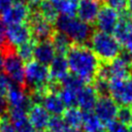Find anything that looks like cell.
<instances>
[{
  "label": "cell",
  "mask_w": 132,
  "mask_h": 132,
  "mask_svg": "<svg viewBox=\"0 0 132 132\" xmlns=\"http://www.w3.org/2000/svg\"><path fill=\"white\" fill-rule=\"evenodd\" d=\"M126 11L132 18V0H128L126 3Z\"/></svg>",
  "instance_id": "cell-37"
},
{
  "label": "cell",
  "mask_w": 132,
  "mask_h": 132,
  "mask_svg": "<svg viewBox=\"0 0 132 132\" xmlns=\"http://www.w3.org/2000/svg\"><path fill=\"white\" fill-rule=\"evenodd\" d=\"M98 95L92 85H86L77 92V106L81 111H92L97 103Z\"/></svg>",
  "instance_id": "cell-14"
},
{
  "label": "cell",
  "mask_w": 132,
  "mask_h": 132,
  "mask_svg": "<svg viewBox=\"0 0 132 132\" xmlns=\"http://www.w3.org/2000/svg\"><path fill=\"white\" fill-rule=\"evenodd\" d=\"M41 106L53 116H62L66 110V106L61 100L59 94L46 92Z\"/></svg>",
  "instance_id": "cell-17"
},
{
  "label": "cell",
  "mask_w": 132,
  "mask_h": 132,
  "mask_svg": "<svg viewBox=\"0 0 132 132\" xmlns=\"http://www.w3.org/2000/svg\"><path fill=\"white\" fill-rule=\"evenodd\" d=\"M129 132H132V125L129 126Z\"/></svg>",
  "instance_id": "cell-40"
},
{
  "label": "cell",
  "mask_w": 132,
  "mask_h": 132,
  "mask_svg": "<svg viewBox=\"0 0 132 132\" xmlns=\"http://www.w3.org/2000/svg\"><path fill=\"white\" fill-rule=\"evenodd\" d=\"M50 113L41 105H32L28 112V119L34 129L42 131L47 127L50 121Z\"/></svg>",
  "instance_id": "cell-16"
},
{
  "label": "cell",
  "mask_w": 132,
  "mask_h": 132,
  "mask_svg": "<svg viewBox=\"0 0 132 132\" xmlns=\"http://www.w3.org/2000/svg\"><path fill=\"white\" fill-rule=\"evenodd\" d=\"M118 22H119V12L114 8L104 4L97 15L95 25L98 28V31L107 34H112L114 32Z\"/></svg>",
  "instance_id": "cell-9"
},
{
  "label": "cell",
  "mask_w": 132,
  "mask_h": 132,
  "mask_svg": "<svg viewBox=\"0 0 132 132\" xmlns=\"http://www.w3.org/2000/svg\"><path fill=\"white\" fill-rule=\"evenodd\" d=\"M59 96L63 101L66 108L77 107V92L62 88L59 92Z\"/></svg>",
  "instance_id": "cell-26"
},
{
  "label": "cell",
  "mask_w": 132,
  "mask_h": 132,
  "mask_svg": "<svg viewBox=\"0 0 132 132\" xmlns=\"http://www.w3.org/2000/svg\"><path fill=\"white\" fill-rule=\"evenodd\" d=\"M37 132H45V131H43V130H42V131H37Z\"/></svg>",
  "instance_id": "cell-41"
},
{
  "label": "cell",
  "mask_w": 132,
  "mask_h": 132,
  "mask_svg": "<svg viewBox=\"0 0 132 132\" xmlns=\"http://www.w3.org/2000/svg\"><path fill=\"white\" fill-rule=\"evenodd\" d=\"M131 125H132V124H131Z\"/></svg>",
  "instance_id": "cell-43"
},
{
  "label": "cell",
  "mask_w": 132,
  "mask_h": 132,
  "mask_svg": "<svg viewBox=\"0 0 132 132\" xmlns=\"http://www.w3.org/2000/svg\"><path fill=\"white\" fill-rule=\"evenodd\" d=\"M7 110H8V103L6 101V98L0 96V117L6 114Z\"/></svg>",
  "instance_id": "cell-36"
},
{
  "label": "cell",
  "mask_w": 132,
  "mask_h": 132,
  "mask_svg": "<svg viewBox=\"0 0 132 132\" xmlns=\"http://www.w3.org/2000/svg\"><path fill=\"white\" fill-rule=\"evenodd\" d=\"M36 6H30V14L27 20V24L31 32V39L35 42L51 40L56 30L55 26L40 14Z\"/></svg>",
  "instance_id": "cell-5"
},
{
  "label": "cell",
  "mask_w": 132,
  "mask_h": 132,
  "mask_svg": "<svg viewBox=\"0 0 132 132\" xmlns=\"http://www.w3.org/2000/svg\"><path fill=\"white\" fill-rule=\"evenodd\" d=\"M56 57V51L51 40L36 42L34 46L33 59L36 62L48 66Z\"/></svg>",
  "instance_id": "cell-13"
},
{
  "label": "cell",
  "mask_w": 132,
  "mask_h": 132,
  "mask_svg": "<svg viewBox=\"0 0 132 132\" xmlns=\"http://www.w3.org/2000/svg\"><path fill=\"white\" fill-rule=\"evenodd\" d=\"M3 70V54L0 51V72H2Z\"/></svg>",
  "instance_id": "cell-39"
},
{
  "label": "cell",
  "mask_w": 132,
  "mask_h": 132,
  "mask_svg": "<svg viewBox=\"0 0 132 132\" xmlns=\"http://www.w3.org/2000/svg\"><path fill=\"white\" fill-rule=\"evenodd\" d=\"M10 85H11V81H10V79L5 75V73L0 72V96L6 97Z\"/></svg>",
  "instance_id": "cell-33"
},
{
  "label": "cell",
  "mask_w": 132,
  "mask_h": 132,
  "mask_svg": "<svg viewBox=\"0 0 132 132\" xmlns=\"http://www.w3.org/2000/svg\"><path fill=\"white\" fill-rule=\"evenodd\" d=\"M96 91L98 97H107L110 96L109 93V80L101 78V77H96L95 80L91 84Z\"/></svg>",
  "instance_id": "cell-28"
},
{
  "label": "cell",
  "mask_w": 132,
  "mask_h": 132,
  "mask_svg": "<svg viewBox=\"0 0 132 132\" xmlns=\"http://www.w3.org/2000/svg\"><path fill=\"white\" fill-rule=\"evenodd\" d=\"M103 5V0H78L76 14L80 21L92 26Z\"/></svg>",
  "instance_id": "cell-10"
},
{
  "label": "cell",
  "mask_w": 132,
  "mask_h": 132,
  "mask_svg": "<svg viewBox=\"0 0 132 132\" xmlns=\"http://www.w3.org/2000/svg\"><path fill=\"white\" fill-rule=\"evenodd\" d=\"M47 132H68L69 128L61 116H52L47 124Z\"/></svg>",
  "instance_id": "cell-27"
},
{
  "label": "cell",
  "mask_w": 132,
  "mask_h": 132,
  "mask_svg": "<svg viewBox=\"0 0 132 132\" xmlns=\"http://www.w3.org/2000/svg\"><path fill=\"white\" fill-rule=\"evenodd\" d=\"M51 41L55 47L56 54L62 55V56H65L67 54L69 47L72 44V41L65 34L61 33L57 30H55V32L51 38Z\"/></svg>",
  "instance_id": "cell-20"
},
{
  "label": "cell",
  "mask_w": 132,
  "mask_h": 132,
  "mask_svg": "<svg viewBox=\"0 0 132 132\" xmlns=\"http://www.w3.org/2000/svg\"><path fill=\"white\" fill-rule=\"evenodd\" d=\"M3 54V71L10 81L26 91V75L24 62L16 54L15 46L6 43L1 50Z\"/></svg>",
  "instance_id": "cell-4"
},
{
  "label": "cell",
  "mask_w": 132,
  "mask_h": 132,
  "mask_svg": "<svg viewBox=\"0 0 132 132\" xmlns=\"http://www.w3.org/2000/svg\"><path fill=\"white\" fill-rule=\"evenodd\" d=\"M89 44L101 63H110L122 52V45L114 36L101 31L93 32Z\"/></svg>",
  "instance_id": "cell-3"
},
{
  "label": "cell",
  "mask_w": 132,
  "mask_h": 132,
  "mask_svg": "<svg viewBox=\"0 0 132 132\" xmlns=\"http://www.w3.org/2000/svg\"><path fill=\"white\" fill-rule=\"evenodd\" d=\"M50 1L54 4L58 12H61V14L74 16V14L76 13L78 0H50Z\"/></svg>",
  "instance_id": "cell-23"
},
{
  "label": "cell",
  "mask_w": 132,
  "mask_h": 132,
  "mask_svg": "<svg viewBox=\"0 0 132 132\" xmlns=\"http://www.w3.org/2000/svg\"><path fill=\"white\" fill-rule=\"evenodd\" d=\"M66 60L72 74L81 78L86 85H91L97 77L101 62L88 45L72 43Z\"/></svg>",
  "instance_id": "cell-1"
},
{
  "label": "cell",
  "mask_w": 132,
  "mask_h": 132,
  "mask_svg": "<svg viewBox=\"0 0 132 132\" xmlns=\"http://www.w3.org/2000/svg\"><path fill=\"white\" fill-rule=\"evenodd\" d=\"M0 132H15L13 124L7 113L0 117Z\"/></svg>",
  "instance_id": "cell-31"
},
{
  "label": "cell",
  "mask_w": 132,
  "mask_h": 132,
  "mask_svg": "<svg viewBox=\"0 0 132 132\" xmlns=\"http://www.w3.org/2000/svg\"><path fill=\"white\" fill-rule=\"evenodd\" d=\"M7 39H6V28L5 25L2 21V19L0 18V50L7 43Z\"/></svg>",
  "instance_id": "cell-34"
},
{
  "label": "cell",
  "mask_w": 132,
  "mask_h": 132,
  "mask_svg": "<svg viewBox=\"0 0 132 132\" xmlns=\"http://www.w3.org/2000/svg\"><path fill=\"white\" fill-rule=\"evenodd\" d=\"M54 26L57 31L65 34L72 43L76 44L88 45L93 32L95 31L91 25L80 21L78 18L65 14H60Z\"/></svg>",
  "instance_id": "cell-2"
},
{
  "label": "cell",
  "mask_w": 132,
  "mask_h": 132,
  "mask_svg": "<svg viewBox=\"0 0 132 132\" xmlns=\"http://www.w3.org/2000/svg\"><path fill=\"white\" fill-rule=\"evenodd\" d=\"M36 7H37L38 11L40 12V14L47 22H50L52 24H55L57 18L59 16V12L50 0H42Z\"/></svg>",
  "instance_id": "cell-22"
},
{
  "label": "cell",
  "mask_w": 132,
  "mask_h": 132,
  "mask_svg": "<svg viewBox=\"0 0 132 132\" xmlns=\"http://www.w3.org/2000/svg\"><path fill=\"white\" fill-rule=\"evenodd\" d=\"M119 105L118 103L110 97H99L97 103L94 107V113L101 121L103 125L110 123L116 120Z\"/></svg>",
  "instance_id": "cell-8"
},
{
  "label": "cell",
  "mask_w": 132,
  "mask_h": 132,
  "mask_svg": "<svg viewBox=\"0 0 132 132\" xmlns=\"http://www.w3.org/2000/svg\"><path fill=\"white\" fill-rule=\"evenodd\" d=\"M61 86L64 89H68V90H72L74 92H78L80 89H82L86 86V82L79 78L78 76L72 74V73H68L61 81Z\"/></svg>",
  "instance_id": "cell-25"
},
{
  "label": "cell",
  "mask_w": 132,
  "mask_h": 132,
  "mask_svg": "<svg viewBox=\"0 0 132 132\" xmlns=\"http://www.w3.org/2000/svg\"><path fill=\"white\" fill-rule=\"evenodd\" d=\"M50 78L51 80L61 82L62 79L68 74L69 67L65 56L57 55L53 62L50 64Z\"/></svg>",
  "instance_id": "cell-15"
},
{
  "label": "cell",
  "mask_w": 132,
  "mask_h": 132,
  "mask_svg": "<svg viewBox=\"0 0 132 132\" xmlns=\"http://www.w3.org/2000/svg\"><path fill=\"white\" fill-rule=\"evenodd\" d=\"M6 39L8 43L13 46H18L31 39L30 28L27 23L7 25L6 27Z\"/></svg>",
  "instance_id": "cell-12"
},
{
  "label": "cell",
  "mask_w": 132,
  "mask_h": 132,
  "mask_svg": "<svg viewBox=\"0 0 132 132\" xmlns=\"http://www.w3.org/2000/svg\"><path fill=\"white\" fill-rule=\"evenodd\" d=\"M26 75V92L34 90H44L50 81V71L47 66L42 65L36 61H30L26 63L25 67Z\"/></svg>",
  "instance_id": "cell-6"
},
{
  "label": "cell",
  "mask_w": 132,
  "mask_h": 132,
  "mask_svg": "<svg viewBox=\"0 0 132 132\" xmlns=\"http://www.w3.org/2000/svg\"><path fill=\"white\" fill-rule=\"evenodd\" d=\"M116 120L126 126H130L132 124V107L125 105L119 106Z\"/></svg>",
  "instance_id": "cell-29"
},
{
  "label": "cell",
  "mask_w": 132,
  "mask_h": 132,
  "mask_svg": "<svg viewBox=\"0 0 132 132\" xmlns=\"http://www.w3.org/2000/svg\"><path fill=\"white\" fill-rule=\"evenodd\" d=\"M84 132H101L103 131V124L93 111H82Z\"/></svg>",
  "instance_id": "cell-19"
},
{
  "label": "cell",
  "mask_w": 132,
  "mask_h": 132,
  "mask_svg": "<svg viewBox=\"0 0 132 132\" xmlns=\"http://www.w3.org/2000/svg\"><path fill=\"white\" fill-rule=\"evenodd\" d=\"M15 132H34V127L29 121L28 117H24L14 121H11Z\"/></svg>",
  "instance_id": "cell-30"
},
{
  "label": "cell",
  "mask_w": 132,
  "mask_h": 132,
  "mask_svg": "<svg viewBox=\"0 0 132 132\" xmlns=\"http://www.w3.org/2000/svg\"><path fill=\"white\" fill-rule=\"evenodd\" d=\"M35 41L33 39L28 40L27 42H24L15 47L18 56L21 58L23 62H30L33 59V53H34V46H35Z\"/></svg>",
  "instance_id": "cell-24"
},
{
  "label": "cell",
  "mask_w": 132,
  "mask_h": 132,
  "mask_svg": "<svg viewBox=\"0 0 132 132\" xmlns=\"http://www.w3.org/2000/svg\"><path fill=\"white\" fill-rule=\"evenodd\" d=\"M15 0H0V18L11 7Z\"/></svg>",
  "instance_id": "cell-35"
},
{
  "label": "cell",
  "mask_w": 132,
  "mask_h": 132,
  "mask_svg": "<svg viewBox=\"0 0 132 132\" xmlns=\"http://www.w3.org/2000/svg\"><path fill=\"white\" fill-rule=\"evenodd\" d=\"M63 120L65 121L66 125L70 129H79L82 124V111L77 108H66L64 113L62 114Z\"/></svg>",
  "instance_id": "cell-21"
},
{
  "label": "cell",
  "mask_w": 132,
  "mask_h": 132,
  "mask_svg": "<svg viewBox=\"0 0 132 132\" xmlns=\"http://www.w3.org/2000/svg\"><path fill=\"white\" fill-rule=\"evenodd\" d=\"M101 132H107V131H105V130H103V131H101Z\"/></svg>",
  "instance_id": "cell-42"
},
{
  "label": "cell",
  "mask_w": 132,
  "mask_h": 132,
  "mask_svg": "<svg viewBox=\"0 0 132 132\" xmlns=\"http://www.w3.org/2000/svg\"><path fill=\"white\" fill-rule=\"evenodd\" d=\"M30 14V6L22 0H15L11 7L1 16L4 24L13 25L27 23Z\"/></svg>",
  "instance_id": "cell-11"
},
{
  "label": "cell",
  "mask_w": 132,
  "mask_h": 132,
  "mask_svg": "<svg viewBox=\"0 0 132 132\" xmlns=\"http://www.w3.org/2000/svg\"><path fill=\"white\" fill-rule=\"evenodd\" d=\"M109 93L118 105L132 107V75L126 79H110Z\"/></svg>",
  "instance_id": "cell-7"
},
{
  "label": "cell",
  "mask_w": 132,
  "mask_h": 132,
  "mask_svg": "<svg viewBox=\"0 0 132 132\" xmlns=\"http://www.w3.org/2000/svg\"><path fill=\"white\" fill-rule=\"evenodd\" d=\"M106 131L107 132H129V127L114 120L106 124Z\"/></svg>",
  "instance_id": "cell-32"
},
{
  "label": "cell",
  "mask_w": 132,
  "mask_h": 132,
  "mask_svg": "<svg viewBox=\"0 0 132 132\" xmlns=\"http://www.w3.org/2000/svg\"><path fill=\"white\" fill-rule=\"evenodd\" d=\"M132 31V18L127 13L126 10L119 12V22L114 29V38L122 45L126 37Z\"/></svg>",
  "instance_id": "cell-18"
},
{
  "label": "cell",
  "mask_w": 132,
  "mask_h": 132,
  "mask_svg": "<svg viewBox=\"0 0 132 132\" xmlns=\"http://www.w3.org/2000/svg\"><path fill=\"white\" fill-rule=\"evenodd\" d=\"M22 1H24L25 3H27L29 6H36V5H38L42 0H22Z\"/></svg>",
  "instance_id": "cell-38"
}]
</instances>
